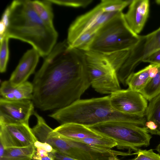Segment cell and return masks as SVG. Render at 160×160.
<instances>
[{"instance_id": "cell-1", "label": "cell", "mask_w": 160, "mask_h": 160, "mask_svg": "<svg viewBox=\"0 0 160 160\" xmlns=\"http://www.w3.org/2000/svg\"><path fill=\"white\" fill-rule=\"evenodd\" d=\"M34 105L43 111L58 110L80 99L91 85L84 52L56 44L36 73L32 83Z\"/></svg>"}, {"instance_id": "cell-2", "label": "cell", "mask_w": 160, "mask_h": 160, "mask_svg": "<svg viewBox=\"0 0 160 160\" xmlns=\"http://www.w3.org/2000/svg\"><path fill=\"white\" fill-rule=\"evenodd\" d=\"M9 6L7 36L29 43L40 56L46 57L56 45L58 38L54 26L41 19L33 7L32 0H13Z\"/></svg>"}, {"instance_id": "cell-3", "label": "cell", "mask_w": 160, "mask_h": 160, "mask_svg": "<svg viewBox=\"0 0 160 160\" xmlns=\"http://www.w3.org/2000/svg\"><path fill=\"white\" fill-rule=\"evenodd\" d=\"M48 116L60 125L74 123L87 127L112 122H122L145 127V116L128 114L118 112L111 106L110 96L79 99L56 110Z\"/></svg>"}, {"instance_id": "cell-4", "label": "cell", "mask_w": 160, "mask_h": 160, "mask_svg": "<svg viewBox=\"0 0 160 160\" xmlns=\"http://www.w3.org/2000/svg\"><path fill=\"white\" fill-rule=\"evenodd\" d=\"M139 38L128 25L124 14L120 12L99 29L89 51L109 53L130 50Z\"/></svg>"}, {"instance_id": "cell-5", "label": "cell", "mask_w": 160, "mask_h": 160, "mask_svg": "<svg viewBox=\"0 0 160 160\" xmlns=\"http://www.w3.org/2000/svg\"><path fill=\"white\" fill-rule=\"evenodd\" d=\"M88 127L102 136L114 140L118 148L135 152L141 147L149 146L152 137L145 127L125 122H109Z\"/></svg>"}, {"instance_id": "cell-6", "label": "cell", "mask_w": 160, "mask_h": 160, "mask_svg": "<svg viewBox=\"0 0 160 160\" xmlns=\"http://www.w3.org/2000/svg\"><path fill=\"white\" fill-rule=\"evenodd\" d=\"M83 52L90 85L95 91L111 94L121 89L117 73L106 53Z\"/></svg>"}, {"instance_id": "cell-7", "label": "cell", "mask_w": 160, "mask_h": 160, "mask_svg": "<svg viewBox=\"0 0 160 160\" xmlns=\"http://www.w3.org/2000/svg\"><path fill=\"white\" fill-rule=\"evenodd\" d=\"M160 49V27L146 35L140 36L138 42L130 50L128 58L117 73L119 80L124 86L126 80L134 72L136 68L147 57Z\"/></svg>"}, {"instance_id": "cell-8", "label": "cell", "mask_w": 160, "mask_h": 160, "mask_svg": "<svg viewBox=\"0 0 160 160\" xmlns=\"http://www.w3.org/2000/svg\"><path fill=\"white\" fill-rule=\"evenodd\" d=\"M109 96L111 106L118 112L130 115H145L148 100L139 92L129 88L121 89Z\"/></svg>"}, {"instance_id": "cell-9", "label": "cell", "mask_w": 160, "mask_h": 160, "mask_svg": "<svg viewBox=\"0 0 160 160\" xmlns=\"http://www.w3.org/2000/svg\"><path fill=\"white\" fill-rule=\"evenodd\" d=\"M34 104L31 100H11L0 99V124H28L34 114Z\"/></svg>"}, {"instance_id": "cell-10", "label": "cell", "mask_w": 160, "mask_h": 160, "mask_svg": "<svg viewBox=\"0 0 160 160\" xmlns=\"http://www.w3.org/2000/svg\"><path fill=\"white\" fill-rule=\"evenodd\" d=\"M0 144L5 148L24 147L37 141L29 124H0Z\"/></svg>"}, {"instance_id": "cell-11", "label": "cell", "mask_w": 160, "mask_h": 160, "mask_svg": "<svg viewBox=\"0 0 160 160\" xmlns=\"http://www.w3.org/2000/svg\"><path fill=\"white\" fill-rule=\"evenodd\" d=\"M103 12L99 3L91 10L77 17L68 29L66 40L68 45L88 30L91 28L99 30L96 25Z\"/></svg>"}, {"instance_id": "cell-12", "label": "cell", "mask_w": 160, "mask_h": 160, "mask_svg": "<svg viewBox=\"0 0 160 160\" xmlns=\"http://www.w3.org/2000/svg\"><path fill=\"white\" fill-rule=\"evenodd\" d=\"M40 55L35 49L32 48L24 54L9 80L14 86H18L26 82L35 71Z\"/></svg>"}, {"instance_id": "cell-13", "label": "cell", "mask_w": 160, "mask_h": 160, "mask_svg": "<svg viewBox=\"0 0 160 160\" xmlns=\"http://www.w3.org/2000/svg\"><path fill=\"white\" fill-rule=\"evenodd\" d=\"M149 8L148 0H133L127 12L124 14L125 20L130 28L136 34L143 28L148 18Z\"/></svg>"}, {"instance_id": "cell-14", "label": "cell", "mask_w": 160, "mask_h": 160, "mask_svg": "<svg viewBox=\"0 0 160 160\" xmlns=\"http://www.w3.org/2000/svg\"><path fill=\"white\" fill-rule=\"evenodd\" d=\"M33 92L32 83L28 81L14 86L9 80L4 81L2 83L0 88L2 98L11 100H32Z\"/></svg>"}, {"instance_id": "cell-15", "label": "cell", "mask_w": 160, "mask_h": 160, "mask_svg": "<svg viewBox=\"0 0 160 160\" xmlns=\"http://www.w3.org/2000/svg\"><path fill=\"white\" fill-rule=\"evenodd\" d=\"M53 131L64 137L75 141L85 138H101L103 137L88 127L77 123L60 125Z\"/></svg>"}, {"instance_id": "cell-16", "label": "cell", "mask_w": 160, "mask_h": 160, "mask_svg": "<svg viewBox=\"0 0 160 160\" xmlns=\"http://www.w3.org/2000/svg\"><path fill=\"white\" fill-rule=\"evenodd\" d=\"M35 151L34 144L24 147L7 148L0 160H32Z\"/></svg>"}, {"instance_id": "cell-17", "label": "cell", "mask_w": 160, "mask_h": 160, "mask_svg": "<svg viewBox=\"0 0 160 160\" xmlns=\"http://www.w3.org/2000/svg\"><path fill=\"white\" fill-rule=\"evenodd\" d=\"M149 65L136 72L131 74L127 78L126 82L128 88L139 92L151 79L148 72Z\"/></svg>"}, {"instance_id": "cell-18", "label": "cell", "mask_w": 160, "mask_h": 160, "mask_svg": "<svg viewBox=\"0 0 160 160\" xmlns=\"http://www.w3.org/2000/svg\"><path fill=\"white\" fill-rule=\"evenodd\" d=\"M33 7L41 19L47 24L53 26L52 3L49 0L32 1Z\"/></svg>"}, {"instance_id": "cell-19", "label": "cell", "mask_w": 160, "mask_h": 160, "mask_svg": "<svg viewBox=\"0 0 160 160\" xmlns=\"http://www.w3.org/2000/svg\"><path fill=\"white\" fill-rule=\"evenodd\" d=\"M98 30L91 28L79 36L70 45L69 47L75 48L83 52L89 50L92 44Z\"/></svg>"}, {"instance_id": "cell-20", "label": "cell", "mask_w": 160, "mask_h": 160, "mask_svg": "<svg viewBox=\"0 0 160 160\" xmlns=\"http://www.w3.org/2000/svg\"><path fill=\"white\" fill-rule=\"evenodd\" d=\"M145 116L147 121L152 120L157 124V135H160V93L149 101Z\"/></svg>"}, {"instance_id": "cell-21", "label": "cell", "mask_w": 160, "mask_h": 160, "mask_svg": "<svg viewBox=\"0 0 160 160\" xmlns=\"http://www.w3.org/2000/svg\"><path fill=\"white\" fill-rule=\"evenodd\" d=\"M139 92L149 101L160 93V67L157 75Z\"/></svg>"}, {"instance_id": "cell-22", "label": "cell", "mask_w": 160, "mask_h": 160, "mask_svg": "<svg viewBox=\"0 0 160 160\" xmlns=\"http://www.w3.org/2000/svg\"><path fill=\"white\" fill-rule=\"evenodd\" d=\"M76 141L99 148L111 149L113 147H117V143L114 140L104 136L101 138H85Z\"/></svg>"}, {"instance_id": "cell-23", "label": "cell", "mask_w": 160, "mask_h": 160, "mask_svg": "<svg viewBox=\"0 0 160 160\" xmlns=\"http://www.w3.org/2000/svg\"><path fill=\"white\" fill-rule=\"evenodd\" d=\"M131 0H102L99 3L104 12H121L123 9L129 5Z\"/></svg>"}, {"instance_id": "cell-24", "label": "cell", "mask_w": 160, "mask_h": 160, "mask_svg": "<svg viewBox=\"0 0 160 160\" xmlns=\"http://www.w3.org/2000/svg\"><path fill=\"white\" fill-rule=\"evenodd\" d=\"M9 38L6 34L0 39V72L3 73L6 70L9 58L8 41Z\"/></svg>"}, {"instance_id": "cell-25", "label": "cell", "mask_w": 160, "mask_h": 160, "mask_svg": "<svg viewBox=\"0 0 160 160\" xmlns=\"http://www.w3.org/2000/svg\"><path fill=\"white\" fill-rule=\"evenodd\" d=\"M52 3L61 6L74 8H85L90 4L92 0H49Z\"/></svg>"}, {"instance_id": "cell-26", "label": "cell", "mask_w": 160, "mask_h": 160, "mask_svg": "<svg viewBox=\"0 0 160 160\" xmlns=\"http://www.w3.org/2000/svg\"><path fill=\"white\" fill-rule=\"evenodd\" d=\"M133 154L137 155L133 160H160V155L154 152L152 149L147 150L139 149Z\"/></svg>"}, {"instance_id": "cell-27", "label": "cell", "mask_w": 160, "mask_h": 160, "mask_svg": "<svg viewBox=\"0 0 160 160\" xmlns=\"http://www.w3.org/2000/svg\"><path fill=\"white\" fill-rule=\"evenodd\" d=\"M35 148L36 151L32 157V160H54L49 152L41 148Z\"/></svg>"}, {"instance_id": "cell-28", "label": "cell", "mask_w": 160, "mask_h": 160, "mask_svg": "<svg viewBox=\"0 0 160 160\" xmlns=\"http://www.w3.org/2000/svg\"><path fill=\"white\" fill-rule=\"evenodd\" d=\"M143 62L160 65V49L147 57L143 60Z\"/></svg>"}, {"instance_id": "cell-29", "label": "cell", "mask_w": 160, "mask_h": 160, "mask_svg": "<svg viewBox=\"0 0 160 160\" xmlns=\"http://www.w3.org/2000/svg\"><path fill=\"white\" fill-rule=\"evenodd\" d=\"M145 127L149 133L152 134L157 135L158 127L155 122L152 120L147 121Z\"/></svg>"}, {"instance_id": "cell-30", "label": "cell", "mask_w": 160, "mask_h": 160, "mask_svg": "<svg viewBox=\"0 0 160 160\" xmlns=\"http://www.w3.org/2000/svg\"><path fill=\"white\" fill-rule=\"evenodd\" d=\"M49 152L54 160H77L65 156L54 149Z\"/></svg>"}, {"instance_id": "cell-31", "label": "cell", "mask_w": 160, "mask_h": 160, "mask_svg": "<svg viewBox=\"0 0 160 160\" xmlns=\"http://www.w3.org/2000/svg\"><path fill=\"white\" fill-rule=\"evenodd\" d=\"M9 15L10 8L8 6L3 12L0 21L4 24L7 28L9 25Z\"/></svg>"}, {"instance_id": "cell-32", "label": "cell", "mask_w": 160, "mask_h": 160, "mask_svg": "<svg viewBox=\"0 0 160 160\" xmlns=\"http://www.w3.org/2000/svg\"><path fill=\"white\" fill-rule=\"evenodd\" d=\"M148 72L151 79L154 78L158 73L160 65L155 64H151L149 65Z\"/></svg>"}, {"instance_id": "cell-33", "label": "cell", "mask_w": 160, "mask_h": 160, "mask_svg": "<svg viewBox=\"0 0 160 160\" xmlns=\"http://www.w3.org/2000/svg\"><path fill=\"white\" fill-rule=\"evenodd\" d=\"M34 144L35 148H42L48 152H51L53 150L50 145L46 143H42L37 141Z\"/></svg>"}, {"instance_id": "cell-34", "label": "cell", "mask_w": 160, "mask_h": 160, "mask_svg": "<svg viewBox=\"0 0 160 160\" xmlns=\"http://www.w3.org/2000/svg\"><path fill=\"white\" fill-rule=\"evenodd\" d=\"M108 160H120L117 158V157L113 156H111Z\"/></svg>"}, {"instance_id": "cell-35", "label": "cell", "mask_w": 160, "mask_h": 160, "mask_svg": "<svg viewBox=\"0 0 160 160\" xmlns=\"http://www.w3.org/2000/svg\"><path fill=\"white\" fill-rule=\"evenodd\" d=\"M156 150L160 154V142L157 146Z\"/></svg>"}, {"instance_id": "cell-36", "label": "cell", "mask_w": 160, "mask_h": 160, "mask_svg": "<svg viewBox=\"0 0 160 160\" xmlns=\"http://www.w3.org/2000/svg\"><path fill=\"white\" fill-rule=\"evenodd\" d=\"M155 2L157 4H160V0H156Z\"/></svg>"}, {"instance_id": "cell-37", "label": "cell", "mask_w": 160, "mask_h": 160, "mask_svg": "<svg viewBox=\"0 0 160 160\" xmlns=\"http://www.w3.org/2000/svg\"></svg>"}]
</instances>
